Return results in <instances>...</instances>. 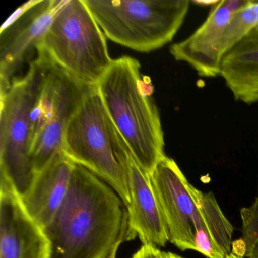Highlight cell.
<instances>
[{"label": "cell", "instance_id": "10", "mask_svg": "<svg viewBox=\"0 0 258 258\" xmlns=\"http://www.w3.org/2000/svg\"><path fill=\"white\" fill-rule=\"evenodd\" d=\"M0 258H51L44 229L25 209L22 199L0 183Z\"/></svg>", "mask_w": 258, "mask_h": 258}, {"label": "cell", "instance_id": "11", "mask_svg": "<svg viewBox=\"0 0 258 258\" xmlns=\"http://www.w3.org/2000/svg\"><path fill=\"white\" fill-rule=\"evenodd\" d=\"M55 69L52 109L47 121L36 134L33 142L31 165L36 174L46 167L55 154L62 152L63 139L68 125L90 87L75 81L58 68Z\"/></svg>", "mask_w": 258, "mask_h": 258}, {"label": "cell", "instance_id": "9", "mask_svg": "<svg viewBox=\"0 0 258 258\" xmlns=\"http://www.w3.org/2000/svg\"><path fill=\"white\" fill-rule=\"evenodd\" d=\"M250 0H223L213 6L203 24L185 40L170 46L175 60L186 63L202 78L220 76L222 43L234 15Z\"/></svg>", "mask_w": 258, "mask_h": 258}, {"label": "cell", "instance_id": "14", "mask_svg": "<svg viewBox=\"0 0 258 258\" xmlns=\"http://www.w3.org/2000/svg\"><path fill=\"white\" fill-rule=\"evenodd\" d=\"M220 76L235 101L258 102V26L224 55Z\"/></svg>", "mask_w": 258, "mask_h": 258}, {"label": "cell", "instance_id": "13", "mask_svg": "<svg viewBox=\"0 0 258 258\" xmlns=\"http://www.w3.org/2000/svg\"><path fill=\"white\" fill-rule=\"evenodd\" d=\"M75 167L62 152H58L36 174L29 192L22 198L25 209L43 229L51 224L64 202Z\"/></svg>", "mask_w": 258, "mask_h": 258}, {"label": "cell", "instance_id": "18", "mask_svg": "<svg viewBox=\"0 0 258 258\" xmlns=\"http://www.w3.org/2000/svg\"><path fill=\"white\" fill-rule=\"evenodd\" d=\"M118 248H119V247H116V248L114 249V250H113V251L111 252V253H110V254L108 255V256H107L106 258H117V250H118ZM132 258H134V257H133V256H132Z\"/></svg>", "mask_w": 258, "mask_h": 258}, {"label": "cell", "instance_id": "6", "mask_svg": "<svg viewBox=\"0 0 258 258\" xmlns=\"http://www.w3.org/2000/svg\"><path fill=\"white\" fill-rule=\"evenodd\" d=\"M105 37L140 52L172 41L185 21L188 0H84Z\"/></svg>", "mask_w": 258, "mask_h": 258}, {"label": "cell", "instance_id": "16", "mask_svg": "<svg viewBox=\"0 0 258 258\" xmlns=\"http://www.w3.org/2000/svg\"><path fill=\"white\" fill-rule=\"evenodd\" d=\"M134 258H164V252L161 251L158 247L152 244H143L137 253L133 256Z\"/></svg>", "mask_w": 258, "mask_h": 258}, {"label": "cell", "instance_id": "5", "mask_svg": "<svg viewBox=\"0 0 258 258\" xmlns=\"http://www.w3.org/2000/svg\"><path fill=\"white\" fill-rule=\"evenodd\" d=\"M50 64L37 56L24 76L0 90V182L20 196L31 189L36 173L31 165L33 108Z\"/></svg>", "mask_w": 258, "mask_h": 258}, {"label": "cell", "instance_id": "12", "mask_svg": "<svg viewBox=\"0 0 258 258\" xmlns=\"http://www.w3.org/2000/svg\"><path fill=\"white\" fill-rule=\"evenodd\" d=\"M126 185L131 198L127 208V240L139 237L143 244L164 247L168 234L149 175L131 155L124 167Z\"/></svg>", "mask_w": 258, "mask_h": 258}, {"label": "cell", "instance_id": "4", "mask_svg": "<svg viewBox=\"0 0 258 258\" xmlns=\"http://www.w3.org/2000/svg\"><path fill=\"white\" fill-rule=\"evenodd\" d=\"M36 56L87 87L97 86L113 61L106 37L84 0H64Z\"/></svg>", "mask_w": 258, "mask_h": 258}, {"label": "cell", "instance_id": "1", "mask_svg": "<svg viewBox=\"0 0 258 258\" xmlns=\"http://www.w3.org/2000/svg\"><path fill=\"white\" fill-rule=\"evenodd\" d=\"M51 258H106L127 240V208L106 182L75 164L66 199L44 229Z\"/></svg>", "mask_w": 258, "mask_h": 258}, {"label": "cell", "instance_id": "19", "mask_svg": "<svg viewBox=\"0 0 258 258\" xmlns=\"http://www.w3.org/2000/svg\"><path fill=\"white\" fill-rule=\"evenodd\" d=\"M227 258H244L243 256H241V255L237 254V253H233V252H232V253H230V254L228 256Z\"/></svg>", "mask_w": 258, "mask_h": 258}, {"label": "cell", "instance_id": "17", "mask_svg": "<svg viewBox=\"0 0 258 258\" xmlns=\"http://www.w3.org/2000/svg\"><path fill=\"white\" fill-rule=\"evenodd\" d=\"M164 258H183L171 252H164Z\"/></svg>", "mask_w": 258, "mask_h": 258}, {"label": "cell", "instance_id": "3", "mask_svg": "<svg viewBox=\"0 0 258 258\" xmlns=\"http://www.w3.org/2000/svg\"><path fill=\"white\" fill-rule=\"evenodd\" d=\"M62 152L106 182L129 208L124 166L131 153L108 115L97 86L88 89L71 119L63 139Z\"/></svg>", "mask_w": 258, "mask_h": 258}, {"label": "cell", "instance_id": "2", "mask_svg": "<svg viewBox=\"0 0 258 258\" xmlns=\"http://www.w3.org/2000/svg\"><path fill=\"white\" fill-rule=\"evenodd\" d=\"M140 69L132 57L113 59L97 89L136 162L149 175L165 156V143L152 84L142 76Z\"/></svg>", "mask_w": 258, "mask_h": 258}, {"label": "cell", "instance_id": "15", "mask_svg": "<svg viewBox=\"0 0 258 258\" xmlns=\"http://www.w3.org/2000/svg\"><path fill=\"white\" fill-rule=\"evenodd\" d=\"M258 26V1L250 0L244 8L237 12L225 31L222 55L223 57Z\"/></svg>", "mask_w": 258, "mask_h": 258}, {"label": "cell", "instance_id": "8", "mask_svg": "<svg viewBox=\"0 0 258 258\" xmlns=\"http://www.w3.org/2000/svg\"><path fill=\"white\" fill-rule=\"evenodd\" d=\"M64 0H35L19 7L0 31V90L10 87L37 46Z\"/></svg>", "mask_w": 258, "mask_h": 258}, {"label": "cell", "instance_id": "7", "mask_svg": "<svg viewBox=\"0 0 258 258\" xmlns=\"http://www.w3.org/2000/svg\"><path fill=\"white\" fill-rule=\"evenodd\" d=\"M168 234L169 241L179 250H196L197 233L207 235L206 213L211 191L191 185L176 161L167 155L149 174Z\"/></svg>", "mask_w": 258, "mask_h": 258}]
</instances>
